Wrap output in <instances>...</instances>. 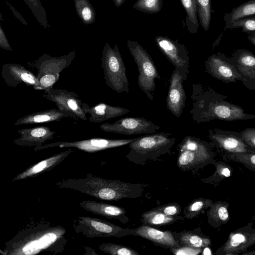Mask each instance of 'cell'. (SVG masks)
<instances>
[{
    "mask_svg": "<svg viewBox=\"0 0 255 255\" xmlns=\"http://www.w3.org/2000/svg\"><path fill=\"white\" fill-rule=\"evenodd\" d=\"M6 4L9 6V8L11 9L14 15L23 24L26 25L27 24V22L24 20V19L22 17L20 13H19L15 8L7 1L5 0Z\"/></svg>",
    "mask_w": 255,
    "mask_h": 255,
    "instance_id": "43",
    "label": "cell"
},
{
    "mask_svg": "<svg viewBox=\"0 0 255 255\" xmlns=\"http://www.w3.org/2000/svg\"><path fill=\"white\" fill-rule=\"evenodd\" d=\"M127 46L138 68V85L147 97L153 100L155 80L161 79L154 63L147 51L137 41L128 39Z\"/></svg>",
    "mask_w": 255,
    "mask_h": 255,
    "instance_id": "7",
    "label": "cell"
},
{
    "mask_svg": "<svg viewBox=\"0 0 255 255\" xmlns=\"http://www.w3.org/2000/svg\"><path fill=\"white\" fill-rule=\"evenodd\" d=\"M154 208L167 216H176L181 212V207L177 203H170Z\"/></svg>",
    "mask_w": 255,
    "mask_h": 255,
    "instance_id": "40",
    "label": "cell"
},
{
    "mask_svg": "<svg viewBox=\"0 0 255 255\" xmlns=\"http://www.w3.org/2000/svg\"><path fill=\"white\" fill-rule=\"evenodd\" d=\"M237 28H241L243 32L249 34L255 32V15L237 20L229 25L225 26L224 30Z\"/></svg>",
    "mask_w": 255,
    "mask_h": 255,
    "instance_id": "39",
    "label": "cell"
},
{
    "mask_svg": "<svg viewBox=\"0 0 255 255\" xmlns=\"http://www.w3.org/2000/svg\"><path fill=\"white\" fill-rule=\"evenodd\" d=\"M43 96L54 103L59 110L70 114L73 119L87 120V117L82 109V101L77 93L52 87L44 90Z\"/></svg>",
    "mask_w": 255,
    "mask_h": 255,
    "instance_id": "13",
    "label": "cell"
},
{
    "mask_svg": "<svg viewBox=\"0 0 255 255\" xmlns=\"http://www.w3.org/2000/svg\"><path fill=\"white\" fill-rule=\"evenodd\" d=\"M178 167L184 171H196L216 161L211 145L198 137L187 135L178 144Z\"/></svg>",
    "mask_w": 255,
    "mask_h": 255,
    "instance_id": "4",
    "label": "cell"
},
{
    "mask_svg": "<svg viewBox=\"0 0 255 255\" xmlns=\"http://www.w3.org/2000/svg\"><path fill=\"white\" fill-rule=\"evenodd\" d=\"M72 118L69 113L59 110L58 109H51L28 114L17 120L14 126L34 125L59 122L63 118Z\"/></svg>",
    "mask_w": 255,
    "mask_h": 255,
    "instance_id": "25",
    "label": "cell"
},
{
    "mask_svg": "<svg viewBox=\"0 0 255 255\" xmlns=\"http://www.w3.org/2000/svg\"><path fill=\"white\" fill-rule=\"evenodd\" d=\"M227 58L242 75L243 85L255 91V55L248 50L238 49L231 57Z\"/></svg>",
    "mask_w": 255,
    "mask_h": 255,
    "instance_id": "17",
    "label": "cell"
},
{
    "mask_svg": "<svg viewBox=\"0 0 255 255\" xmlns=\"http://www.w3.org/2000/svg\"><path fill=\"white\" fill-rule=\"evenodd\" d=\"M76 10L85 24L93 23L96 19V12L88 0H74Z\"/></svg>",
    "mask_w": 255,
    "mask_h": 255,
    "instance_id": "33",
    "label": "cell"
},
{
    "mask_svg": "<svg viewBox=\"0 0 255 255\" xmlns=\"http://www.w3.org/2000/svg\"><path fill=\"white\" fill-rule=\"evenodd\" d=\"M75 56V51L60 57L42 54L33 64L38 71V85L35 90L44 91L53 87L58 81L60 73L72 63Z\"/></svg>",
    "mask_w": 255,
    "mask_h": 255,
    "instance_id": "8",
    "label": "cell"
},
{
    "mask_svg": "<svg viewBox=\"0 0 255 255\" xmlns=\"http://www.w3.org/2000/svg\"><path fill=\"white\" fill-rule=\"evenodd\" d=\"M227 202H213L207 212V222L213 228H219L227 223L230 219Z\"/></svg>",
    "mask_w": 255,
    "mask_h": 255,
    "instance_id": "27",
    "label": "cell"
},
{
    "mask_svg": "<svg viewBox=\"0 0 255 255\" xmlns=\"http://www.w3.org/2000/svg\"><path fill=\"white\" fill-rule=\"evenodd\" d=\"M100 128L105 132L125 135L152 134L160 128L158 125L143 117L122 118L114 123L102 124Z\"/></svg>",
    "mask_w": 255,
    "mask_h": 255,
    "instance_id": "12",
    "label": "cell"
},
{
    "mask_svg": "<svg viewBox=\"0 0 255 255\" xmlns=\"http://www.w3.org/2000/svg\"><path fill=\"white\" fill-rule=\"evenodd\" d=\"M255 15V0H249L225 13L223 18L225 26L240 18Z\"/></svg>",
    "mask_w": 255,
    "mask_h": 255,
    "instance_id": "29",
    "label": "cell"
},
{
    "mask_svg": "<svg viewBox=\"0 0 255 255\" xmlns=\"http://www.w3.org/2000/svg\"><path fill=\"white\" fill-rule=\"evenodd\" d=\"M242 255H255V250L252 251L245 252L242 254Z\"/></svg>",
    "mask_w": 255,
    "mask_h": 255,
    "instance_id": "46",
    "label": "cell"
},
{
    "mask_svg": "<svg viewBox=\"0 0 255 255\" xmlns=\"http://www.w3.org/2000/svg\"><path fill=\"white\" fill-rule=\"evenodd\" d=\"M99 249L111 255H139L137 251L130 247L112 243H103L99 245Z\"/></svg>",
    "mask_w": 255,
    "mask_h": 255,
    "instance_id": "36",
    "label": "cell"
},
{
    "mask_svg": "<svg viewBox=\"0 0 255 255\" xmlns=\"http://www.w3.org/2000/svg\"><path fill=\"white\" fill-rule=\"evenodd\" d=\"M248 39L255 46V32L252 33L247 37Z\"/></svg>",
    "mask_w": 255,
    "mask_h": 255,
    "instance_id": "44",
    "label": "cell"
},
{
    "mask_svg": "<svg viewBox=\"0 0 255 255\" xmlns=\"http://www.w3.org/2000/svg\"><path fill=\"white\" fill-rule=\"evenodd\" d=\"M34 14L37 21L45 28L50 27L44 8L40 0H23Z\"/></svg>",
    "mask_w": 255,
    "mask_h": 255,
    "instance_id": "37",
    "label": "cell"
},
{
    "mask_svg": "<svg viewBox=\"0 0 255 255\" xmlns=\"http://www.w3.org/2000/svg\"><path fill=\"white\" fill-rule=\"evenodd\" d=\"M61 226L40 219L31 222L6 242L0 253L3 255H52L64 251L68 240Z\"/></svg>",
    "mask_w": 255,
    "mask_h": 255,
    "instance_id": "1",
    "label": "cell"
},
{
    "mask_svg": "<svg viewBox=\"0 0 255 255\" xmlns=\"http://www.w3.org/2000/svg\"><path fill=\"white\" fill-rule=\"evenodd\" d=\"M173 233L181 247L203 249L211 244L210 239L204 235L200 228L179 232H173Z\"/></svg>",
    "mask_w": 255,
    "mask_h": 255,
    "instance_id": "26",
    "label": "cell"
},
{
    "mask_svg": "<svg viewBox=\"0 0 255 255\" xmlns=\"http://www.w3.org/2000/svg\"><path fill=\"white\" fill-rule=\"evenodd\" d=\"M0 47L7 51H12L1 24H0Z\"/></svg>",
    "mask_w": 255,
    "mask_h": 255,
    "instance_id": "42",
    "label": "cell"
},
{
    "mask_svg": "<svg viewBox=\"0 0 255 255\" xmlns=\"http://www.w3.org/2000/svg\"><path fill=\"white\" fill-rule=\"evenodd\" d=\"M206 71L212 77L225 83L244 82L242 75L220 52L210 55L205 62Z\"/></svg>",
    "mask_w": 255,
    "mask_h": 255,
    "instance_id": "16",
    "label": "cell"
},
{
    "mask_svg": "<svg viewBox=\"0 0 255 255\" xmlns=\"http://www.w3.org/2000/svg\"><path fill=\"white\" fill-rule=\"evenodd\" d=\"M82 109L90 123H99L107 120L124 115L130 112L129 109L120 106L101 102L93 106L83 103Z\"/></svg>",
    "mask_w": 255,
    "mask_h": 255,
    "instance_id": "22",
    "label": "cell"
},
{
    "mask_svg": "<svg viewBox=\"0 0 255 255\" xmlns=\"http://www.w3.org/2000/svg\"><path fill=\"white\" fill-rule=\"evenodd\" d=\"M134 138L112 139L94 138L75 141H56L36 146L34 147V150L37 151L55 147H74L86 152L93 153L129 144Z\"/></svg>",
    "mask_w": 255,
    "mask_h": 255,
    "instance_id": "11",
    "label": "cell"
},
{
    "mask_svg": "<svg viewBox=\"0 0 255 255\" xmlns=\"http://www.w3.org/2000/svg\"><path fill=\"white\" fill-rule=\"evenodd\" d=\"M240 133L246 143L255 149V128H246L240 131Z\"/></svg>",
    "mask_w": 255,
    "mask_h": 255,
    "instance_id": "41",
    "label": "cell"
},
{
    "mask_svg": "<svg viewBox=\"0 0 255 255\" xmlns=\"http://www.w3.org/2000/svg\"><path fill=\"white\" fill-rule=\"evenodd\" d=\"M208 131L212 143L223 153L255 152V149L242 138L240 132L218 128L210 129Z\"/></svg>",
    "mask_w": 255,
    "mask_h": 255,
    "instance_id": "15",
    "label": "cell"
},
{
    "mask_svg": "<svg viewBox=\"0 0 255 255\" xmlns=\"http://www.w3.org/2000/svg\"><path fill=\"white\" fill-rule=\"evenodd\" d=\"M57 187L71 189L97 199L115 201L118 190L115 180H110L88 173L82 178L63 179L56 182Z\"/></svg>",
    "mask_w": 255,
    "mask_h": 255,
    "instance_id": "5",
    "label": "cell"
},
{
    "mask_svg": "<svg viewBox=\"0 0 255 255\" xmlns=\"http://www.w3.org/2000/svg\"><path fill=\"white\" fill-rule=\"evenodd\" d=\"M183 219L184 217L179 215L167 216L154 208L143 213L141 216L142 224L150 226L170 225Z\"/></svg>",
    "mask_w": 255,
    "mask_h": 255,
    "instance_id": "28",
    "label": "cell"
},
{
    "mask_svg": "<svg viewBox=\"0 0 255 255\" xmlns=\"http://www.w3.org/2000/svg\"><path fill=\"white\" fill-rule=\"evenodd\" d=\"M162 5L163 0H137L133 8L143 12L154 13L159 12Z\"/></svg>",
    "mask_w": 255,
    "mask_h": 255,
    "instance_id": "38",
    "label": "cell"
},
{
    "mask_svg": "<svg viewBox=\"0 0 255 255\" xmlns=\"http://www.w3.org/2000/svg\"><path fill=\"white\" fill-rule=\"evenodd\" d=\"M1 77L8 86L15 87L23 83L36 89L38 81L36 75L24 66L14 63L4 64L2 66Z\"/></svg>",
    "mask_w": 255,
    "mask_h": 255,
    "instance_id": "19",
    "label": "cell"
},
{
    "mask_svg": "<svg viewBox=\"0 0 255 255\" xmlns=\"http://www.w3.org/2000/svg\"><path fill=\"white\" fill-rule=\"evenodd\" d=\"M255 245V229L253 222L231 232L226 241L216 251L217 255H238Z\"/></svg>",
    "mask_w": 255,
    "mask_h": 255,
    "instance_id": "14",
    "label": "cell"
},
{
    "mask_svg": "<svg viewBox=\"0 0 255 255\" xmlns=\"http://www.w3.org/2000/svg\"><path fill=\"white\" fill-rule=\"evenodd\" d=\"M131 235L142 237L156 246L166 249L178 248L181 247L175 240L173 232L159 230L147 225L142 224L132 229Z\"/></svg>",
    "mask_w": 255,
    "mask_h": 255,
    "instance_id": "20",
    "label": "cell"
},
{
    "mask_svg": "<svg viewBox=\"0 0 255 255\" xmlns=\"http://www.w3.org/2000/svg\"><path fill=\"white\" fill-rule=\"evenodd\" d=\"M79 205L89 212L106 218L118 220L124 224L129 221L126 211L119 206L91 200L82 201Z\"/></svg>",
    "mask_w": 255,
    "mask_h": 255,
    "instance_id": "24",
    "label": "cell"
},
{
    "mask_svg": "<svg viewBox=\"0 0 255 255\" xmlns=\"http://www.w3.org/2000/svg\"><path fill=\"white\" fill-rule=\"evenodd\" d=\"M213 164L215 167L214 172L209 177L201 179L202 182L215 185L232 175L233 168L226 162L216 160Z\"/></svg>",
    "mask_w": 255,
    "mask_h": 255,
    "instance_id": "31",
    "label": "cell"
},
{
    "mask_svg": "<svg viewBox=\"0 0 255 255\" xmlns=\"http://www.w3.org/2000/svg\"><path fill=\"white\" fill-rule=\"evenodd\" d=\"M213 200L204 198H197L190 203L184 209L183 217L191 219L198 216L201 212L209 208Z\"/></svg>",
    "mask_w": 255,
    "mask_h": 255,
    "instance_id": "32",
    "label": "cell"
},
{
    "mask_svg": "<svg viewBox=\"0 0 255 255\" xmlns=\"http://www.w3.org/2000/svg\"><path fill=\"white\" fill-rule=\"evenodd\" d=\"M126 0H113L115 5L119 7L121 6Z\"/></svg>",
    "mask_w": 255,
    "mask_h": 255,
    "instance_id": "45",
    "label": "cell"
},
{
    "mask_svg": "<svg viewBox=\"0 0 255 255\" xmlns=\"http://www.w3.org/2000/svg\"><path fill=\"white\" fill-rule=\"evenodd\" d=\"M170 133L162 132L137 138L129 143V151L126 157L130 162L144 165L167 153L175 142Z\"/></svg>",
    "mask_w": 255,
    "mask_h": 255,
    "instance_id": "3",
    "label": "cell"
},
{
    "mask_svg": "<svg viewBox=\"0 0 255 255\" xmlns=\"http://www.w3.org/2000/svg\"><path fill=\"white\" fill-rule=\"evenodd\" d=\"M223 157L229 160L241 163L248 169L255 171V152L226 153Z\"/></svg>",
    "mask_w": 255,
    "mask_h": 255,
    "instance_id": "35",
    "label": "cell"
},
{
    "mask_svg": "<svg viewBox=\"0 0 255 255\" xmlns=\"http://www.w3.org/2000/svg\"><path fill=\"white\" fill-rule=\"evenodd\" d=\"M73 151L69 149L56 153L34 165L16 175L12 181L25 180L39 176L44 172H48L60 164L66 158L70 155Z\"/></svg>",
    "mask_w": 255,
    "mask_h": 255,
    "instance_id": "21",
    "label": "cell"
},
{
    "mask_svg": "<svg viewBox=\"0 0 255 255\" xmlns=\"http://www.w3.org/2000/svg\"><path fill=\"white\" fill-rule=\"evenodd\" d=\"M227 96L216 92L208 86L192 85L190 111L197 123L218 119L226 121L255 119V115L247 113L240 106L225 100Z\"/></svg>",
    "mask_w": 255,
    "mask_h": 255,
    "instance_id": "2",
    "label": "cell"
},
{
    "mask_svg": "<svg viewBox=\"0 0 255 255\" xmlns=\"http://www.w3.org/2000/svg\"><path fill=\"white\" fill-rule=\"evenodd\" d=\"M200 23L205 31L210 27L212 7L211 0H195Z\"/></svg>",
    "mask_w": 255,
    "mask_h": 255,
    "instance_id": "34",
    "label": "cell"
},
{
    "mask_svg": "<svg viewBox=\"0 0 255 255\" xmlns=\"http://www.w3.org/2000/svg\"><path fill=\"white\" fill-rule=\"evenodd\" d=\"M73 227L76 233L89 238H120L131 235L132 231V229L124 228L109 221L88 216L78 217L74 220Z\"/></svg>",
    "mask_w": 255,
    "mask_h": 255,
    "instance_id": "9",
    "label": "cell"
},
{
    "mask_svg": "<svg viewBox=\"0 0 255 255\" xmlns=\"http://www.w3.org/2000/svg\"><path fill=\"white\" fill-rule=\"evenodd\" d=\"M186 12L185 24L191 33L197 32L199 27L197 8L195 0H180Z\"/></svg>",
    "mask_w": 255,
    "mask_h": 255,
    "instance_id": "30",
    "label": "cell"
},
{
    "mask_svg": "<svg viewBox=\"0 0 255 255\" xmlns=\"http://www.w3.org/2000/svg\"><path fill=\"white\" fill-rule=\"evenodd\" d=\"M20 136L13 141L21 146H36L42 145L46 141L53 139L55 131L46 126H38L17 130Z\"/></svg>",
    "mask_w": 255,
    "mask_h": 255,
    "instance_id": "23",
    "label": "cell"
},
{
    "mask_svg": "<svg viewBox=\"0 0 255 255\" xmlns=\"http://www.w3.org/2000/svg\"><path fill=\"white\" fill-rule=\"evenodd\" d=\"M101 66L106 85L113 91L121 93L129 92V81L126 69L118 46L114 48L107 43L102 49Z\"/></svg>",
    "mask_w": 255,
    "mask_h": 255,
    "instance_id": "6",
    "label": "cell"
},
{
    "mask_svg": "<svg viewBox=\"0 0 255 255\" xmlns=\"http://www.w3.org/2000/svg\"><path fill=\"white\" fill-rule=\"evenodd\" d=\"M184 81L175 69L171 76L166 103L167 109L177 118L180 117L185 107L186 96L183 86Z\"/></svg>",
    "mask_w": 255,
    "mask_h": 255,
    "instance_id": "18",
    "label": "cell"
},
{
    "mask_svg": "<svg viewBox=\"0 0 255 255\" xmlns=\"http://www.w3.org/2000/svg\"><path fill=\"white\" fill-rule=\"evenodd\" d=\"M156 44L161 52L174 66L184 81L188 79L190 58L186 47L167 36H157Z\"/></svg>",
    "mask_w": 255,
    "mask_h": 255,
    "instance_id": "10",
    "label": "cell"
}]
</instances>
